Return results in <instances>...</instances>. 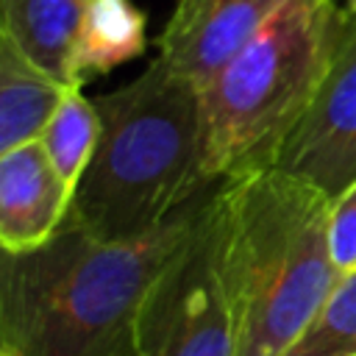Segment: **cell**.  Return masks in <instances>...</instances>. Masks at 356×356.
<instances>
[{"label":"cell","mask_w":356,"mask_h":356,"mask_svg":"<svg viewBox=\"0 0 356 356\" xmlns=\"http://www.w3.org/2000/svg\"><path fill=\"white\" fill-rule=\"evenodd\" d=\"M214 184L145 236L103 242L67 217L42 248L6 253L0 348L14 356H117L134 339L153 281L192 231Z\"/></svg>","instance_id":"obj_1"},{"label":"cell","mask_w":356,"mask_h":356,"mask_svg":"<svg viewBox=\"0 0 356 356\" xmlns=\"http://www.w3.org/2000/svg\"><path fill=\"white\" fill-rule=\"evenodd\" d=\"M328 217L331 197L278 167L217 184L214 222L236 356H281L337 286Z\"/></svg>","instance_id":"obj_2"},{"label":"cell","mask_w":356,"mask_h":356,"mask_svg":"<svg viewBox=\"0 0 356 356\" xmlns=\"http://www.w3.org/2000/svg\"><path fill=\"white\" fill-rule=\"evenodd\" d=\"M95 106L100 139L67 214L95 239L145 236L214 184L203 167L200 89L164 58Z\"/></svg>","instance_id":"obj_3"},{"label":"cell","mask_w":356,"mask_h":356,"mask_svg":"<svg viewBox=\"0 0 356 356\" xmlns=\"http://www.w3.org/2000/svg\"><path fill=\"white\" fill-rule=\"evenodd\" d=\"M339 0H289L203 89V167L211 181L275 167L348 33Z\"/></svg>","instance_id":"obj_4"},{"label":"cell","mask_w":356,"mask_h":356,"mask_svg":"<svg viewBox=\"0 0 356 356\" xmlns=\"http://www.w3.org/2000/svg\"><path fill=\"white\" fill-rule=\"evenodd\" d=\"M214 189L136 314L139 356H236V320L220 267Z\"/></svg>","instance_id":"obj_5"},{"label":"cell","mask_w":356,"mask_h":356,"mask_svg":"<svg viewBox=\"0 0 356 356\" xmlns=\"http://www.w3.org/2000/svg\"><path fill=\"white\" fill-rule=\"evenodd\" d=\"M275 167L317 186L331 200L356 181V17H350L328 75Z\"/></svg>","instance_id":"obj_6"},{"label":"cell","mask_w":356,"mask_h":356,"mask_svg":"<svg viewBox=\"0 0 356 356\" xmlns=\"http://www.w3.org/2000/svg\"><path fill=\"white\" fill-rule=\"evenodd\" d=\"M289 0H178L159 58L203 89Z\"/></svg>","instance_id":"obj_7"},{"label":"cell","mask_w":356,"mask_h":356,"mask_svg":"<svg viewBox=\"0 0 356 356\" xmlns=\"http://www.w3.org/2000/svg\"><path fill=\"white\" fill-rule=\"evenodd\" d=\"M72 192L58 178L42 139L0 153V245L31 253L50 242L70 214Z\"/></svg>","instance_id":"obj_8"},{"label":"cell","mask_w":356,"mask_h":356,"mask_svg":"<svg viewBox=\"0 0 356 356\" xmlns=\"http://www.w3.org/2000/svg\"><path fill=\"white\" fill-rule=\"evenodd\" d=\"M83 8L78 0H3L0 33L8 36L33 67L78 89L72 61Z\"/></svg>","instance_id":"obj_9"},{"label":"cell","mask_w":356,"mask_h":356,"mask_svg":"<svg viewBox=\"0 0 356 356\" xmlns=\"http://www.w3.org/2000/svg\"><path fill=\"white\" fill-rule=\"evenodd\" d=\"M70 89L33 67L0 33V153L42 139Z\"/></svg>","instance_id":"obj_10"},{"label":"cell","mask_w":356,"mask_h":356,"mask_svg":"<svg viewBox=\"0 0 356 356\" xmlns=\"http://www.w3.org/2000/svg\"><path fill=\"white\" fill-rule=\"evenodd\" d=\"M147 47L145 14L131 0H92L83 8L72 78L81 89L86 81L134 61Z\"/></svg>","instance_id":"obj_11"},{"label":"cell","mask_w":356,"mask_h":356,"mask_svg":"<svg viewBox=\"0 0 356 356\" xmlns=\"http://www.w3.org/2000/svg\"><path fill=\"white\" fill-rule=\"evenodd\" d=\"M100 139V114L95 100H86L81 89H70L42 134V145L56 167L58 178L75 195L81 175Z\"/></svg>","instance_id":"obj_12"},{"label":"cell","mask_w":356,"mask_h":356,"mask_svg":"<svg viewBox=\"0 0 356 356\" xmlns=\"http://www.w3.org/2000/svg\"><path fill=\"white\" fill-rule=\"evenodd\" d=\"M281 356H356V270L339 275L312 323Z\"/></svg>","instance_id":"obj_13"},{"label":"cell","mask_w":356,"mask_h":356,"mask_svg":"<svg viewBox=\"0 0 356 356\" xmlns=\"http://www.w3.org/2000/svg\"><path fill=\"white\" fill-rule=\"evenodd\" d=\"M328 242H331V259L339 275L356 270V181L339 197L331 200Z\"/></svg>","instance_id":"obj_14"},{"label":"cell","mask_w":356,"mask_h":356,"mask_svg":"<svg viewBox=\"0 0 356 356\" xmlns=\"http://www.w3.org/2000/svg\"><path fill=\"white\" fill-rule=\"evenodd\" d=\"M345 8H348L350 17H356V0H345Z\"/></svg>","instance_id":"obj_15"},{"label":"cell","mask_w":356,"mask_h":356,"mask_svg":"<svg viewBox=\"0 0 356 356\" xmlns=\"http://www.w3.org/2000/svg\"><path fill=\"white\" fill-rule=\"evenodd\" d=\"M0 356H14V353H11L8 348H0Z\"/></svg>","instance_id":"obj_16"},{"label":"cell","mask_w":356,"mask_h":356,"mask_svg":"<svg viewBox=\"0 0 356 356\" xmlns=\"http://www.w3.org/2000/svg\"><path fill=\"white\" fill-rule=\"evenodd\" d=\"M78 3H81V6H89V3H92V0H78Z\"/></svg>","instance_id":"obj_17"}]
</instances>
